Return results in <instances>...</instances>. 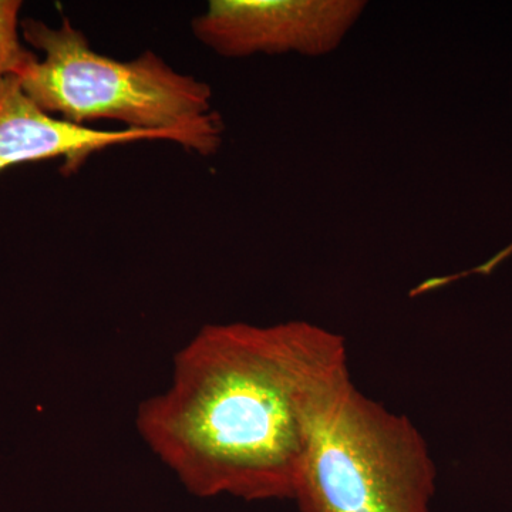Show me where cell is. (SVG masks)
I'll return each mask as SVG.
<instances>
[{"label":"cell","instance_id":"obj_1","mask_svg":"<svg viewBox=\"0 0 512 512\" xmlns=\"http://www.w3.org/2000/svg\"><path fill=\"white\" fill-rule=\"evenodd\" d=\"M355 386L345 339L308 322L204 326L137 413L192 493L293 500L313 443Z\"/></svg>","mask_w":512,"mask_h":512},{"label":"cell","instance_id":"obj_2","mask_svg":"<svg viewBox=\"0 0 512 512\" xmlns=\"http://www.w3.org/2000/svg\"><path fill=\"white\" fill-rule=\"evenodd\" d=\"M20 32L43 59L35 55L15 76L46 113L84 127L119 121L126 130L160 134L200 156L220 148L224 126L212 110L211 87L177 72L157 53L146 50L131 60L100 55L67 18L59 26L23 19Z\"/></svg>","mask_w":512,"mask_h":512},{"label":"cell","instance_id":"obj_3","mask_svg":"<svg viewBox=\"0 0 512 512\" xmlns=\"http://www.w3.org/2000/svg\"><path fill=\"white\" fill-rule=\"evenodd\" d=\"M434 493L419 429L353 386L316 437L293 500L301 512H431Z\"/></svg>","mask_w":512,"mask_h":512},{"label":"cell","instance_id":"obj_4","mask_svg":"<svg viewBox=\"0 0 512 512\" xmlns=\"http://www.w3.org/2000/svg\"><path fill=\"white\" fill-rule=\"evenodd\" d=\"M359 0H214L192 35L218 55L332 52L365 10Z\"/></svg>","mask_w":512,"mask_h":512},{"label":"cell","instance_id":"obj_5","mask_svg":"<svg viewBox=\"0 0 512 512\" xmlns=\"http://www.w3.org/2000/svg\"><path fill=\"white\" fill-rule=\"evenodd\" d=\"M146 140L167 141L144 131L77 126L40 109L23 92L15 74L0 84V173L13 165L63 158L64 174L69 175L97 151Z\"/></svg>","mask_w":512,"mask_h":512},{"label":"cell","instance_id":"obj_6","mask_svg":"<svg viewBox=\"0 0 512 512\" xmlns=\"http://www.w3.org/2000/svg\"><path fill=\"white\" fill-rule=\"evenodd\" d=\"M19 30L20 20H0V84L35 57L20 42Z\"/></svg>","mask_w":512,"mask_h":512},{"label":"cell","instance_id":"obj_7","mask_svg":"<svg viewBox=\"0 0 512 512\" xmlns=\"http://www.w3.org/2000/svg\"><path fill=\"white\" fill-rule=\"evenodd\" d=\"M22 2L18 0H0V20H20Z\"/></svg>","mask_w":512,"mask_h":512},{"label":"cell","instance_id":"obj_8","mask_svg":"<svg viewBox=\"0 0 512 512\" xmlns=\"http://www.w3.org/2000/svg\"><path fill=\"white\" fill-rule=\"evenodd\" d=\"M510 247H511L510 249H511V251H512V245H510Z\"/></svg>","mask_w":512,"mask_h":512}]
</instances>
